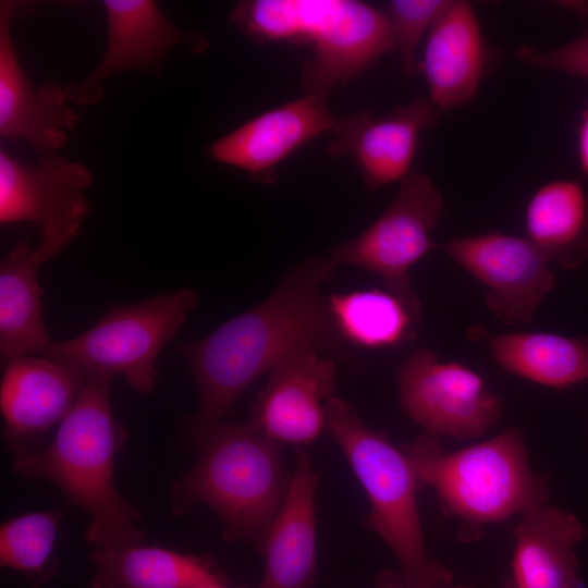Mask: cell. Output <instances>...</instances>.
<instances>
[{
	"label": "cell",
	"mask_w": 588,
	"mask_h": 588,
	"mask_svg": "<svg viewBox=\"0 0 588 588\" xmlns=\"http://www.w3.org/2000/svg\"><path fill=\"white\" fill-rule=\"evenodd\" d=\"M338 266L329 253L304 258L256 307L204 338L177 345L197 384V441L221 424L250 383L295 353L316 351L347 366H362L339 333L321 291Z\"/></svg>",
	"instance_id": "obj_1"
},
{
	"label": "cell",
	"mask_w": 588,
	"mask_h": 588,
	"mask_svg": "<svg viewBox=\"0 0 588 588\" xmlns=\"http://www.w3.org/2000/svg\"><path fill=\"white\" fill-rule=\"evenodd\" d=\"M112 377L89 375L49 445L14 455L12 467L24 478H45L65 501L89 515L86 540L97 547L144 543L139 513L114 482V462L126 438L110 404Z\"/></svg>",
	"instance_id": "obj_2"
},
{
	"label": "cell",
	"mask_w": 588,
	"mask_h": 588,
	"mask_svg": "<svg viewBox=\"0 0 588 588\" xmlns=\"http://www.w3.org/2000/svg\"><path fill=\"white\" fill-rule=\"evenodd\" d=\"M290 481L278 442L252 421L219 424L201 441L195 466L172 483L171 511L180 515L204 504L219 516L226 538L262 547Z\"/></svg>",
	"instance_id": "obj_3"
},
{
	"label": "cell",
	"mask_w": 588,
	"mask_h": 588,
	"mask_svg": "<svg viewBox=\"0 0 588 588\" xmlns=\"http://www.w3.org/2000/svg\"><path fill=\"white\" fill-rule=\"evenodd\" d=\"M229 16L257 44L310 45L313 58L302 71L305 93L329 96L395 49L385 13L357 0H243Z\"/></svg>",
	"instance_id": "obj_4"
},
{
	"label": "cell",
	"mask_w": 588,
	"mask_h": 588,
	"mask_svg": "<svg viewBox=\"0 0 588 588\" xmlns=\"http://www.w3.org/2000/svg\"><path fill=\"white\" fill-rule=\"evenodd\" d=\"M401 450L419 487L470 531L548 503V478L531 468L518 428L450 453L428 433Z\"/></svg>",
	"instance_id": "obj_5"
},
{
	"label": "cell",
	"mask_w": 588,
	"mask_h": 588,
	"mask_svg": "<svg viewBox=\"0 0 588 588\" xmlns=\"http://www.w3.org/2000/svg\"><path fill=\"white\" fill-rule=\"evenodd\" d=\"M326 428L348 460L370 502L367 525L394 553L411 588H441L452 573L427 552L408 460L377 430L367 427L353 406L332 396L324 403Z\"/></svg>",
	"instance_id": "obj_6"
},
{
	"label": "cell",
	"mask_w": 588,
	"mask_h": 588,
	"mask_svg": "<svg viewBox=\"0 0 588 588\" xmlns=\"http://www.w3.org/2000/svg\"><path fill=\"white\" fill-rule=\"evenodd\" d=\"M192 289L158 294L132 305L111 306L85 332L52 343L42 356L89 375H122L139 394L156 387V363L164 345L198 305Z\"/></svg>",
	"instance_id": "obj_7"
},
{
	"label": "cell",
	"mask_w": 588,
	"mask_h": 588,
	"mask_svg": "<svg viewBox=\"0 0 588 588\" xmlns=\"http://www.w3.org/2000/svg\"><path fill=\"white\" fill-rule=\"evenodd\" d=\"M444 213V199L432 179L424 173L401 181L391 205L365 231L333 247L338 264L359 267L377 274L385 291L421 317V304L413 291L409 270L437 244L431 230Z\"/></svg>",
	"instance_id": "obj_8"
},
{
	"label": "cell",
	"mask_w": 588,
	"mask_h": 588,
	"mask_svg": "<svg viewBox=\"0 0 588 588\" xmlns=\"http://www.w3.org/2000/svg\"><path fill=\"white\" fill-rule=\"evenodd\" d=\"M93 174L58 155L27 164L0 152V222H30L40 231L37 250L49 260L75 238L89 212Z\"/></svg>",
	"instance_id": "obj_9"
},
{
	"label": "cell",
	"mask_w": 588,
	"mask_h": 588,
	"mask_svg": "<svg viewBox=\"0 0 588 588\" xmlns=\"http://www.w3.org/2000/svg\"><path fill=\"white\" fill-rule=\"evenodd\" d=\"M404 413L431 436L478 438L499 420L501 397L470 368L440 362L428 348L412 352L397 371Z\"/></svg>",
	"instance_id": "obj_10"
},
{
	"label": "cell",
	"mask_w": 588,
	"mask_h": 588,
	"mask_svg": "<svg viewBox=\"0 0 588 588\" xmlns=\"http://www.w3.org/2000/svg\"><path fill=\"white\" fill-rule=\"evenodd\" d=\"M436 249L488 287L486 305L506 326L530 321L554 286L552 261L527 237L492 232L453 237Z\"/></svg>",
	"instance_id": "obj_11"
},
{
	"label": "cell",
	"mask_w": 588,
	"mask_h": 588,
	"mask_svg": "<svg viewBox=\"0 0 588 588\" xmlns=\"http://www.w3.org/2000/svg\"><path fill=\"white\" fill-rule=\"evenodd\" d=\"M440 117L427 97L379 117L369 111L336 117L328 150L334 157H352L365 187L376 191L408 175L420 134L433 128Z\"/></svg>",
	"instance_id": "obj_12"
},
{
	"label": "cell",
	"mask_w": 588,
	"mask_h": 588,
	"mask_svg": "<svg viewBox=\"0 0 588 588\" xmlns=\"http://www.w3.org/2000/svg\"><path fill=\"white\" fill-rule=\"evenodd\" d=\"M108 39L105 53L91 72L78 83L65 87L70 101L93 105L101 100L102 81L130 70L158 73L170 50L191 44L195 51L206 47V39L179 28L161 12L154 0H103Z\"/></svg>",
	"instance_id": "obj_13"
},
{
	"label": "cell",
	"mask_w": 588,
	"mask_h": 588,
	"mask_svg": "<svg viewBox=\"0 0 588 588\" xmlns=\"http://www.w3.org/2000/svg\"><path fill=\"white\" fill-rule=\"evenodd\" d=\"M2 437L14 455L39 450L45 433L75 404L86 376L47 357L17 356L3 363Z\"/></svg>",
	"instance_id": "obj_14"
},
{
	"label": "cell",
	"mask_w": 588,
	"mask_h": 588,
	"mask_svg": "<svg viewBox=\"0 0 588 588\" xmlns=\"http://www.w3.org/2000/svg\"><path fill=\"white\" fill-rule=\"evenodd\" d=\"M335 121L329 96L305 93L216 139L208 147V155L257 181L274 182V169L307 142L330 133Z\"/></svg>",
	"instance_id": "obj_15"
},
{
	"label": "cell",
	"mask_w": 588,
	"mask_h": 588,
	"mask_svg": "<svg viewBox=\"0 0 588 588\" xmlns=\"http://www.w3.org/2000/svg\"><path fill=\"white\" fill-rule=\"evenodd\" d=\"M335 359L302 351L278 363L259 393L252 424L278 443L310 444L326 428L324 405L335 390Z\"/></svg>",
	"instance_id": "obj_16"
},
{
	"label": "cell",
	"mask_w": 588,
	"mask_h": 588,
	"mask_svg": "<svg viewBox=\"0 0 588 588\" xmlns=\"http://www.w3.org/2000/svg\"><path fill=\"white\" fill-rule=\"evenodd\" d=\"M13 4L0 5V134L23 140L44 157L68 143L78 114L66 105L65 88L47 82L34 88L20 62L10 32Z\"/></svg>",
	"instance_id": "obj_17"
},
{
	"label": "cell",
	"mask_w": 588,
	"mask_h": 588,
	"mask_svg": "<svg viewBox=\"0 0 588 588\" xmlns=\"http://www.w3.org/2000/svg\"><path fill=\"white\" fill-rule=\"evenodd\" d=\"M490 51L473 4L451 0L430 29L420 61L429 98L440 111L458 109L473 100Z\"/></svg>",
	"instance_id": "obj_18"
},
{
	"label": "cell",
	"mask_w": 588,
	"mask_h": 588,
	"mask_svg": "<svg viewBox=\"0 0 588 588\" xmlns=\"http://www.w3.org/2000/svg\"><path fill=\"white\" fill-rule=\"evenodd\" d=\"M587 529L573 513L544 503L520 515L514 532V588H583L577 547Z\"/></svg>",
	"instance_id": "obj_19"
},
{
	"label": "cell",
	"mask_w": 588,
	"mask_h": 588,
	"mask_svg": "<svg viewBox=\"0 0 588 588\" xmlns=\"http://www.w3.org/2000/svg\"><path fill=\"white\" fill-rule=\"evenodd\" d=\"M319 474L302 446L284 503L262 548L265 572L259 588H310L316 576L315 494Z\"/></svg>",
	"instance_id": "obj_20"
},
{
	"label": "cell",
	"mask_w": 588,
	"mask_h": 588,
	"mask_svg": "<svg viewBox=\"0 0 588 588\" xmlns=\"http://www.w3.org/2000/svg\"><path fill=\"white\" fill-rule=\"evenodd\" d=\"M48 261L22 241L0 262V356L42 354L51 344L41 316L39 268Z\"/></svg>",
	"instance_id": "obj_21"
},
{
	"label": "cell",
	"mask_w": 588,
	"mask_h": 588,
	"mask_svg": "<svg viewBox=\"0 0 588 588\" xmlns=\"http://www.w3.org/2000/svg\"><path fill=\"white\" fill-rule=\"evenodd\" d=\"M90 588H199L222 581L206 560L154 546L97 547Z\"/></svg>",
	"instance_id": "obj_22"
},
{
	"label": "cell",
	"mask_w": 588,
	"mask_h": 588,
	"mask_svg": "<svg viewBox=\"0 0 588 588\" xmlns=\"http://www.w3.org/2000/svg\"><path fill=\"white\" fill-rule=\"evenodd\" d=\"M526 230L551 261L579 268L588 260V189L572 180L542 185L527 204Z\"/></svg>",
	"instance_id": "obj_23"
},
{
	"label": "cell",
	"mask_w": 588,
	"mask_h": 588,
	"mask_svg": "<svg viewBox=\"0 0 588 588\" xmlns=\"http://www.w3.org/2000/svg\"><path fill=\"white\" fill-rule=\"evenodd\" d=\"M492 356L514 375L553 389L588 380V338L510 332L489 338Z\"/></svg>",
	"instance_id": "obj_24"
},
{
	"label": "cell",
	"mask_w": 588,
	"mask_h": 588,
	"mask_svg": "<svg viewBox=\"0 0 588 588\" xmlns=\"http://www.w3.org/2000/svg\"><path fill=\"white\" fill-rule=\"evenodd\" d=\"M328 306L341 336L352 346L396 347L416 336L421 317L385 290L332 294Z\"/></svg>",
	"instance_id": "obj_25"
},
{
	"label": "cell",
	"mask_w": 588,
	"mask_h": 588,
	"mask_svg": "<svg viewBox=\"0 0 588 588\" xmlns=\"http://www.w3.org/2000/svg\"><path fill=\"white\" fill-rule=\"evenodd\" d=\"M62 517L60 511L30 512L0 527V563L26 574L45 577L53 567V550Z\"/></svg>",
	"instance_id": "obj_26"
},
{
	"label": "cell",
	"mask_w": 588,
	"mask_h": 588,
	"mask_svg": "<svg viewBox=\"0 0 588 588\" xmlns=\"http://www.w3.org/2000/svg\"><path fill=\"white\" fill-rule=\"evenodd\" d=\"M451 0H393L384 12L400 56L401 71L413 75L420 70L417 49L424 35L448 8Z\"/></svg>",
	"instance_id": "obj_27"
},
{
	"label": "cell",
	"mask_w": 588,
	"mask_h": 588,
	"mask_svg": "<svg viewBox=\"0 0 588 588\" xmlns=\"http://www.w3.org/2000/svg\"><path fill=\"white\" fill-rule=\"evenodd\" d=\"M515 57L532 70L564 72L588 78V32L550 50L522 45L516 48Z\"/></svg>",
	"instance_id": "obj_28"
},
{
	"label": "cell",
	"mask_w": 588,
	"mask_h": 588,
	"mask_svg": "<svg viewBox=\"0 0 588 588\" xmlns=\"http://www.w3.org/2000/svg\"><path fill=\"white\" fill-rule=\"evenodd\" d=\"M578 157L583 171L588 174V108L584 112L579 126Z\"/></svg>",
	"instance_id": "obj_29"
},
{
	"label": "cell",
	"mask_w": 588,
	"mask_h": 588,
	"mask_svg": "<svg viewBox=\"0 0 588 588\" xmlns=\"http://www.w3.org/2000/svg\"><path fill=\"white\" fill-rule=\"evenodd\" d=\"M376 587L377 588H411L404 583L401 574L399 575L392 571L382 572L377 577Z\"/></svg>",
	"instance_id": "obj_30"
},
{
	"label": "cell",
	"mask_w": 588,
	"mask_h": 588,
	"mask_svg": "<svg viewBox=\"0 0 588 588\" xmlns=\"http://www.w3.org/2000/svg\"><path fill=\"white\" fill-rule=\"evenodd\" d=\"M199 588H226L222 585V581H217V583H211V584H207V585H204Z\"/></svg>",
	"instance_id": "obj_31"
},
{
	"label": "cell",
	"mask_w": 588,
	"mask_h": 588,
	"mask_svg": "<svg viewBox=\"0 0 588 588\" xmlns=\"http://www.w3.org/2000/svg\"><path fill=\"white\" fill-rule=\"evenodd\" d=\"M441 588H471V587H465V586H454L453 584H450L448 586L441 587Z\"/></svg>",
	"instance_id": "obj_32"
},
{
	"label": "cell",
	"mask_w": 588,
	"mask_h": 588,
	"mask_svg": "<svg viewBox=\"0 0 588 588\" xmlns=\"http://www.w3.org/2000/svg\"><path fill=\"white\" fill-rule=\"evenodd\" d=\"M501 588H514L510 580H506Z\"/></svg>",
	"instance_id": "obj_33"
}]
</instances>
